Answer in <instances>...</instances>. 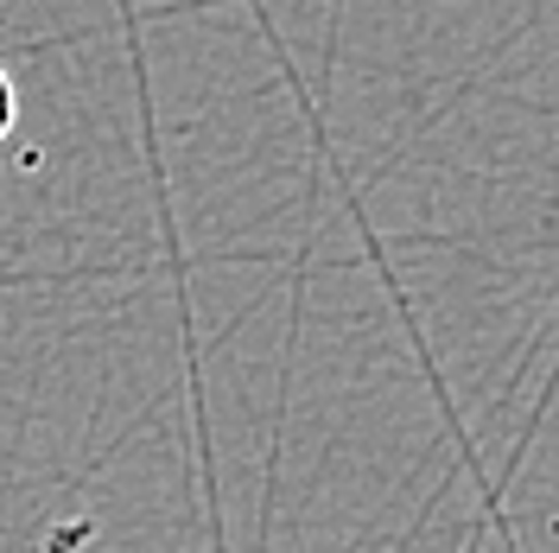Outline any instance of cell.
I'll return each mask as SVG.
<instances>
[{
    "label": "cell",
    "mask_w": 559,
    "mask_h": 553,
    "mask_svg": "<svg viewBox=\"0 0 559 553\" xmlns=\"http://www.w3.org/2000/svg\"><path fill=\"white\" fill-rule=\"evenodd\" d=\"M13 121H20V90H13V77L0 70V140L13 134Z\"/></svg>",
    "instance_id": "6da1fadb"
}]
</instances>
